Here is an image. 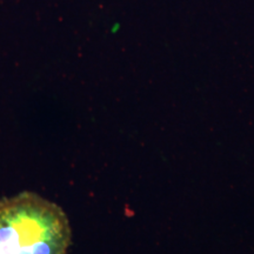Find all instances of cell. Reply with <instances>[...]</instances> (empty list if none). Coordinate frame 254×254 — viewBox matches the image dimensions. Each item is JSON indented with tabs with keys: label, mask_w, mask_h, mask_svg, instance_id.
Listing matches in <instances>:
<instances>
[{
	"label": "cell",
	"mask_w": 254,
	"mask_h": 254,
	"mask_svg": "<svg viewBox=\"0 0 254 254\" xmlns=\"http://www.w3.org/2000/svg\"><path fill=\"white\" fill-rule=\"evenodd\" d=\"M72 233L65 212L33 192L0 199V254H67Z\"/></svg>",
	"instance_id": "6da1fadb"
}]
</instances>
